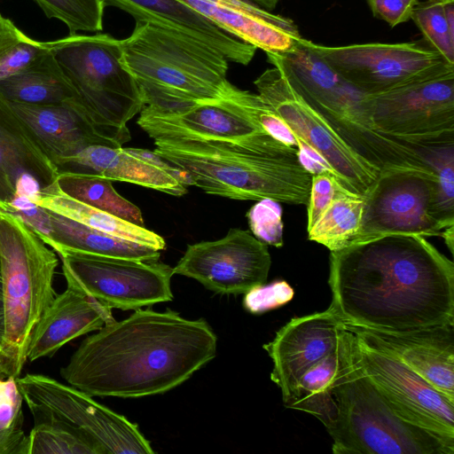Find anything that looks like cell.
<instances>
[{
	"label": "cell",
	"mask_w": 454,
	"mask_h": 454,
	"mask_svg": "<svg viewBox=\"0 0 454 454\" xmlns=\"http://www.w3.org/2000/svg\"><path fill=\"white\" fill-rule=\"evenodd\" d=\"M328 284V309L346 325L388 333L454 325V264L423 236L331 251Z\"/></svg>",
	"instance_id": "cell-1"
},
{
	"label": "cell",
	"mask_w": 454,
	"mask_h": 454,
	"mask_svg": "<svg viewBox=\"0 0 454 454\" xmlns=\"http://www.w3.org/2000/svg\"><path fill=\"white\" fill-rule=\"evenodd\" d=\"M216 347L217 337L203 318L138 309L85 338L60 375L91 396L153 395L187 380L215 358Z\"/></svg>",
	"instance_id": "cell-2"
},
{
	"label": "cell",
	"mask_w": 454,
	"mask_h": 454,
	"mask_svg": "<svg viewBox=\"0 0 454 454\" xmlns=\"http://www.w3.org/2000/svg\"><path fill=\"white\" fill-rule=\"evenodd\" d=\"M154 145L158 155L185 170L192 185L208 194L308 203L312 175L301 165L297 148L267 134L242 141L183 138Z\"/></svg>",
	"instance_id": "cell-3"
},
{
	"label": "cell",
	"mask_w": 454,
	"mask_h": 454,
	"mask_svg": "<svg viewBox=\"0 0 454 454\" xmlns=\"http://www.w3.org/2000/svg\"><path fill=\"white\" fill-rule=\"evenodd\" d=\"M121 62L133 76L144 106L171 112L226 97V57L214 47L151 22L137 21L120 40Z\"/></svg>",
	"instance_id": "cell-4"
},
{
	"label": "cell",
	"mask_w": 454,
	"mask_h": 454,
	"mask_svg": "<svg viewBox=\"0 0 454 454\" xmlns=\"http://www.w3.org/2000/svg\"><path fill=\"white\" fill-rule=\"evenodd\" d=\"M293 90L317 112L360 156L380 170L411 169L434 176L419 152L380 133L364 103V94L341 78L302 37L283 53H266ZM436 178V177H435Z\"/></svg>",
	"instance_id": "cell-5"
},
{
	"label": "cell",
	"mask_w": 454,
	"mask_h": 454,
	"mask_svg": "<svg viewBox=\"0 0 454 454\" xmlns=\"http://www.w3.org/2000/svg\"><path fill=\"white\" fill-rule=\"evenodd\" d=\"M57 255L20 216L0 209V372L4 377L20 376L35 327L57 294Z\"/></svg>",
	"instance_id": "cell-6"
},
{
	"label": "cell",
	"mask_w": 454,
	"mask_h": 454,
	"mask_svg": "<svg viewBox=\"0 0 454 454\" xmlns=\"http://www.w3.org/2000/svg\"><path fill=\"white\" fill-rule=\"evenodd\" d=\"M344 326V325H343ZM343 364L327 430L334 454H453L454 443L400 419L361 367L355 335L344 327Z\"/></svg>",
	"instance_id": "cell-7"
},
{
	"label": "cell",
	"mask_w": 454,
	"mask_h": 454,
	"mask_svg": "<svg viewBox=\"0 0 454 454\" xmlns=\"http://www.w3.org/2000/svg\"><path fill=\"white\" fill-rule=\"evenodd\" d=\"M74 86L78 99L99 127L116 129L144 107L138 87L123 66L120 40L108 34H69L45 42Z\"/></svg>",
	"instance_id": "cell-8"
},
{
	"label": "cell",
	"mask_w": 454,
	"mask_h": 454,
	"mask_svg": "<svg viewBox=\"0 0 454 454\" xmlns=\"http://www.w3.org/2000/svg\"><path fill=\"white\" fill-rule=\"evenodd\" d=\"M34 424L65 428L92 444L98 454H152L138 427L91 395L53 378L28 373L16 378Z\"/></svg>",
	"instance_id": "cell-9"
},
{
	"label": "cell",
	"mask_w": 454,
	"mask_h": 454,
	"mask_svg": "<svg viewBox=\"0 0 454 454\" xmlns=\"http://www.w3.org/2000/svg\"><path fill=\"white\" fill-rule=\"evenodd\" d=\"M67 286L110 309L137 310L173 300V268L141 261L76 252L57 253Z\"/></svg>",
	"instance_id": "cell-10"
},
{
	"label": "cell",
	"mask_w": 454,
	"mask_h": 454,
	"mask_svg": "<svg viewBox=\"0 0 454 454\" xmlns=\"http://www.w3.org/2000/svg\"><path fill=\"white\" fill-rule=\"evenodd\" d=\"M341 78L365 95L454 71L434 50L418 43L325 46L307 40Z\"/></svg>",
	"instance_id": "cell-11"
},
{
	"label": "cell",
	"mask_w": 454,
	"mask_h": 454,
	"mask_svg": "<svg viewBox=\"0 0 454 454\" xmlns=\"http://www.w3.org/2000/svg\"><path fill=\"white\" fill-rule=\"evenodd\" d=\"M258 95L297 137L329 164L348 190L364 195L379 176L376 166L356 153L317 112L290 86L275 67L255 81Z\"/></svg>",
	"instance_id": "cell-12"
},
{
	"label": "cell",
	"mask_w": 454,
	"mask_h": 454,
	"mask_svg": "<svg viewBox=\"0 0 454 454\" xmlns=\"http://www.w3.org/2000/svg\"><path fill=\"white\" fill-rule=\"evenodd\" d=\"M436 178L411 169L381 170L364 195L360 228L351 245L386 235L440 236L434 215Z\"/></svg>",
	"instance_id": "cell-13"
},
{
	"label": "cell",
	"mask_w": 454,
	"mask_h": 454,
	"mask_svg": "<svg viewBox=\"0 0 454 454\" xmlns=\"http://www.w3.org/2000/svg\"><path fill=\"white\" fill-rule=\"evenodd\" d=\"M375 128L409 142L454 133V71L365 95Z\"/></svg>",
	"instance_id": "cell-14"
},
{
	"label": "cell",
	"mask_w": 454,
	"mask_h": 454,
	"mask_svg": "<svg viewBox=\"0 0 454 454\" xmlns=\"http://www.w3.org/2000/svg\"><path fill=\"white\" fill-rule=\"evenodd\" d=\"M355 337L361 367L393 411L403 420L454 443V401L398 359Z\"/></svg>",
	"instance_id": "cell-15"
},
{
	"label": "cell",
	"mask_w": 454,
	"mask_h": 454,
	"mask_svg": "<svg viewBox=\"0 0 454 454\" xmlns=\"http://www.w3.org/2000/svg\"><path fill=\"white\" fill-rule=\"evenodd\" d=\"M270 265L266 244L249 231L231 229L218 240L187 246L173 271L214 293L241 294L266 284Z\"/></svg>",
	"instance_id": "cell-16"
},
{
	"label": "cell",
	"mask_w": 454,
	"mask_h": 454,
	"mask_svg": "<svg viewBox=\"0 0 454 454\" xmlns=\"http://www.w3.org/2000/svg\"><path fill=\"white\" fill-rule=\"evenodd\" d=\"M5 100L59 169L67 158L88 146L121 147L131 139L127 126L105 129L95 124L74 98L60 105H32Z\"/></svg>",
	"instance_id": "cell-17"
},
{
	"label": "cell",
	"mask_w": 454,
	"mask_h": 454,
	"mask_svg": "<svg viewBox=\"0 0 454 454\" xmlns=\"http://www.w3.org/2000/svg\"><path fill=\"white\" fill-rule=\"evenodd\" d=\"M230 90L221 99L196 103L171 112L145 106L140 111L137 124L153 140L242 141L267 134L232 98Z\"/></svg>",
	"instance_id": "cell-18"
},
{
	"label": "cell",
	"mask_w": 454,
	"mask_h": 454,
	"mask_svg": "<svg viewBox=\"0 0 454 454\" xmlns=\"http://www.w3.org/2000/svg\"><path fill=\"white\" fill-rule=\"evenodd\" d=\"M342 328L327 309L292 318L263 345L273 362L270 379L280 388L283 403L309 368L338 348Z\"/></svg>",
	"instance_id": "cell-19"
},
{
	"label": "cell",
	"mask_w": 454,
	"mask_h": 454,
	"mask_svg": "<svg viewBox=\"0 0 454 454\" xmlns=\"http://www.w3.org/2000/svg\"><path fill=\"white\" fill-rule=\"evenodd\" d=\"M343 325L370 347L406 364L454 401V325L406 333Z\"/></svg>",
	"instance_id": "cell-20"
},
{
	"label": "cell",
	"mask_w": 454,
	"mask_h": 454,
	"mask_svg": "<svg viewBox=\"0 0 454 454\" xmlns=\"http://www.w3.org/2000/svg\"><path fill=\"white\" fill-rule=\"evenodd\" d=\"M235 38L266 53L293 50L301 38L294 21L249 0H176Z\"/></svg>",
	"instance_id": "cell-21"
},
{
	"label": "cell",
	"mask_w": 454,
	"mask_h": 454,
	"mask_svg": "<svg viewBox=\"0 0 454 454\" xmlns=\"http://www.w3.org/2000/svg\"><path fill=\"white\" fill-rule=\"evenodd\" d=\"M114 320L112 309L67 286L63 293L56 294L36 324L27 360L33 362L51 356L70 340L96 332Z\"/></svg>",
	"instance_id": "cell-22"
},
{
	"label": "cell",
	"mask_w": 454,
	"mask_h": 454,
	"mask_svg": "<svg viewBox=\"0 0 454 454\" xmlns=\"http://www.w3.org/2000/svg\"><path fill=\"white\" fill-rule=\"evenodd\" d=\"M136 22H151L193 37L221 51L229 61L247 65L256 48L225 33L212 22L176 0H103Z\"/></svg>",
	"instance_id": "cell-23"
},
{
	"label": "cell",
	"mask_w": 454,
	"mask_h": 454,
	"mask_svg": "<svg viewBox=\"0 0 454 454\" xmlns=\"http://www.w3.org/2000/svg\"><path fill=\"white\" fill-rule=\"evenodd\" d=\"M59 172L0 94V204L8 212L19 179L35 178L41 189L52 184Z\"/></svg>",
	"instance_id": "cell-24"
},
{
	"label": "cell",
	"mask_w": 454,
	"mask_h": 454,
	"mask_svg": "<svg viewBox=\"0 0 454 454\" xmlns=\"http://www.w3.org/2000/svg\"><path fill=\"white\" fill-rule=\"evenodd\" d=\"M97 174L111 181L128 182L175 196L187 192L185 185L165 171L128 153L122 147L90 145L67 158L59 170Z\"/></svg>",
	"instance_id": "cell-25"
},
{
	"label": "cell",
	"mask_w": 454,
	"mask_h": 454,
	"mask_svg": "<svg viewBox=\"0 0 454 454\" xmlns=\"http://www.w3.org/2000/svg\"><path fill=\"white\" fill-rule=\"evenodd\" d=\"M46 210L50 232L43 242L56 253L76 252L141 261H157L160 256L155 247L99 231Z\"/></svg>",
	"instance_id": "cell-26"
},
{
	"label": "cell",
	"mask_w": 454,
	"mask_h": 454,
	"mask_svg": "<svg viewBox=\"0 0 454 454\" xmlns=\"http://www.w3.org/2000/svg\"><path fill=\"white\" fill-rule=\"evenodd\" d=\"M0 94L9 101L32 105H60L78 98L74 86L46 45L27 67L0 82Z\"/></svg>",
	"instance_id": "cell-27"
},
{
	"label": "cell",
	"mask_w": 454,
	"mask_h": 454,
	"mask_svg": "<svg viewBox=\"0 0 454 454\" xmlns=\"http://www.w3.org/2000/svg\"><path fill=\"white\" fill-rule=\"evenodd\" d=\"M34 202L45 209L99 231L150 246L160 251L166 247L163 238L153 231L74 200L60 192L55 182L40 189Z\"/></svg>",
	"instance_id": "cell-28"
},
{
	"label": "cell",
	"mask_w": 454,
	"mask_h": 454,
	"mask_svg": "<svg viewBox=\"0 0 454 454\" xmlns=\"http://www.w3.org/2000/svg\"><path fill=\"white\" fill-rule=\"evenodd\" d=\"M343 331L344 326L338 348L309 368L298 380L288 400L284 403L287 408L315 416L326 430L336 418L333 388L343 364Z\"/></svg>",
	"instance_id": "cell-29"
},
{
	"label": "cell",
	"mask_w": 454,
	"mask_h": 454,
	"mask_svg": "<svg viewBox=\"0 0 454 454\" xmlns=\"http://www.w3.org/2000/svg\"><path fill=\"white\" fill-rule=\"evenodd\" d=\"M113 181L92 173L59 170L55 184L67 196L92 207L138 226H144L142 213L136 205L120 195Z\"/></svg>",
	"instance_id": "cell-30"
},
{
	"label": "cell",
	"mask_w": 454,
	"mask_h": 454,
	"mask_svg": "<svg viewBox=\"0 0 454 454\" xmlns=\"http://www.w3.org/2000/svg\"><path fill=\"white\" fill-rule=\"evenodd\" d=\"M364 195L345 187L338 193L314 225L308 239L327 247L330 252L350 246L360 228Z\"/></svg>",
	"instance_id": "cell-31"
},
{
	"label": "cell",
	"mask_w": 454,
	"mask_h": 454,
	"mask_svg": "<svg viewBox=\"0 0 454 454\" xmlns=\"http://www.w3.org/2000/svg\"><path fill=\"white\" fill-rule=\"evenodd\" d=\"M404 143L419 153L436 177L435 217L445 227L454 225V133Z\"/></svg>",
	"instance_id": "cell-32"
},
{
	"label": "cell",
	"mask_w": 454,
	"mask_h": 454,
	"mask_svg": "<svg viewBox=\"0 0 454 454\" xmlns=\"http://www.w3.org/2000/svg\"><path fill=\"white\" fill-rule=\"evenodd\" d=\"M23 403L16 379L0 376V454H27Z\"/></svg>",
	"instance_id": "cell-33"
},
{
	"label": "cell",
	"mask_w": 454,
	"mask_h": 454,
	"mask_svg": "<svg viewBox=\"0 0 454 454\" xmlns=\"http://www.w3.org/2000/svg\"><path fill=\"white\" fill-rule=\"evenodd\" d=\"M44 49V42L32 39L0 14V82L27 67Z\"/></svg>",
	"instance_id": "cell-34"
},
{
	"label": "cell",
	"mask_w": 454,
	"mask_h": 454,
	"mask_svg": "<svg viewBox=\"0 0 454 454\" xmlns=\"http://www.w3.org/2000/svg\"><path fill=\"white\" fill-rule=\"evenodd\" d=\"M49 19L63 22L70 34L103 29V0H34Z\"/></svg>",
	"instance_id": "cell-35"
},
{
	"label": "cell",
	"mask_w": 454,
	"mask_h": 454,
	"mask_svg": "<svg viewBox=\"0 0 454 454\" xmlns=\"http://www.w3.org/2000/svg\"><path fill=\"white\" fill-rule=\"evenodd\" d=\"M429 47L454 65V32L448 25L442 0L417 2L411 17Z\"/></svg>",
	"instance_id": "cell-36"
},
{
	"label": "cell",
	"mask_w": 454,
	"mask_h": 454,
	"mask_svg": "<svg viewBox=\"0 0 454 454\" xmlns=\"http://www.w3.org/2000/svg\"><path fill=\"white\" fill-rule=\"evenodd\" d=\"M27 454H98L81 436L50 424H34L27 434Z\"/></svg>",
	"instance_id": "cell-37"
},
{
	"label": "cell",
	"mask_w": 454,
	"mask_h": 454,
	"mask_svg": "<svg viewBox=\"0 0 454 454\" xmlns=\"http://www.w3.org/2000/svg\"><path fill=\"white\" fill-rule=\"evenodd\" d=\"M230 95L268 135L286 145L296 147L292 130L258 94L232 85Z\"/></svg>",
	"instance_id": "cell-38"
},
{
	"label": "cell",
	"mask_w": 454,
	"mask_h": 454,
	"mask_svg": "<svg viewBox=\"0 0 454 454\" xmlns=\"http://www.w3.org/2000/svg\"><path fill=\"white\" fill-rule=\"evenodd\" d=\"M247 214L254 236L266 245L281 247L284 243L282 208L271 199L257 200Z\"/></svg>",
	"instance_id": "cell-39"
},
{
	"label": "cell",
	"mask_w": 454,
	"mask_h": 454,
	"mask_svg": "<svg viewBox=\"0 0 454 454\" xmlns=\"http://www.w3.org/2000/svg\"><path fill=\"white\" fill-rule=\"evenodd\" d=\"M294 295V288L286 280H276L247 292L243 306L248 312L260 315L286 305Z\"/></svg>",
	"instance_id": "cell-40"
},
{
	"label": "cell",
	"mask_w": 454,
	"mask_h": 454,
	"mask_svg": "<svg viewBox=\"0 0 454 454\" xmlns=\"http://www.w3.org/2000/svg\"><path fill=\"white\" fill-rule=\"evenodd\" d=\"M344 188L339 180L329 173L312 175L309 200L307 203L308 224L311 228L320 215Z\"/></svg>",
	"instance_id": "cell-41"
},
{
	"label": "cell",
	"mask_w": 454,
	"mask_h": 454,
	"mask_svg": "<svg viewBox=\"0 0 454 454\" xmlns=\"http://www.w3.org/2000/svg\"><path fill=\"white\" fill-rule=\"evenodd\" d=\"M374 16L395 27L408 21L414 5L404 0H367Z\"/></svg>",
	"instance_id": "cell-42"
},
{
	"label": "cell",
	"mask_w": 454,
	"mask_h": 454,
	"mask_svg": "<svg viewBox=\"0 0 454 454\" xmlns=\"http://www.w3.org/2000/svg\"><path fill=\"white\" fill-rule=\"evenodd\" d=\"M124 150L130 155L165 171L182 184L192 185V180L185 170L166 160L158 155L154 151L152 152L150 150L141 148H124Z\"/></svg>",
	"instance_id": "cell-43"
},
{
	"label": "cell",
	"mask_w": 454,
	"mask_h": 454,
	"mask_svg": "<svg viewBox=\"0 0 454 454\" xmlns=\"http://www.w3.org/2000/svg\"><path fill=\"white\" fill-rule=\"evenodd\" d=\"M297 157L301 165L311 175L329 173L334 175V172L324 158L318 154L313 148L295 137ZM336 177V176H335Z\"/></svg>",
	"instance_id": "cell-44"
},
{
	"label": "cell",
	"mask_w": 454,
	"mask_h": 454,
	"mask_svg": "<svg viewBox=\"0 0 454 454\" xmlns=\"http://www.w3.org/2000/svg\"><path fill=\"white\" fill-rule=\"evenodd\" d=\"M440 236H442L451 254H453V247H454V225L449 226L443 229Z\"/></svg>",
	"instance_id": "cell-45"
},
{
	"label": "cell",
	"mask_w": 454,
	"mask_h": 454,
	"mask_svg": "<svg viewBox=\"0 0 454 454\" xmlns=\"http://www.w3.org/2000/svg\"><path fill=\"white\" fill-rule=\"evenodd\" d=\"M0 209L4 210L0 204ZM0 293H2V278H1V266H0ZM3 334V304H2V294H0V343Z\"/></svg>",
	"instance_id": "cell-46"
},
{
	"label": "cell",
	"mask_w": 454,
	"mask_h": 454,
	"mask_svg": "<svg viewBox=\"0 0 454 454\" xmlns=\"http://www.w3.org/2000/svg\"><path fill=\"white\" fill-rule=\"evenodd\" d=\"M249 1L261 6L262 8H263L265 10L274 9V6L272 5V4L270 0H249Z\"/></svg>",
	"instance_id": "cell-47"
},
{
	"label": "cell",
	"mask_w": 454,
	"mask_h": 454,
	"mask_svg": "<svg viewBox=\"0 0 454 454\" xmlns=\"http://www.w3.org/2000/svg\"><path fill=\"white\" fill-rule=\"evenodd\" d=\"M404 1L409 3L411 5H415V4L418 2V0H404Z\"/></svg>",
	"instance_id": "cell-48"
},
{
	"label": "cell",
	"mask_w": 454,
	"mask_h": 454,
	"mask_svg": "<svg viewBox=\"0 0 454 454\" xmlns=\"http://www.w3.org/2000/svg\"><path fill=\"white\" fill-rule=\"evenodd\" d=\"M271 2V4H273V6L275 7L278 3L279 2V0H270Z\"/></svg>",
	"instance_id": "cell-49"
},
{
	"label": "cell",
	"mask_w": 454,
	"mask_h": 454,
	"mask_svg": "<svg viewBox=\"0 0 454 454\" xmlns=\"http://www.w3.org/2000/svg\"><path fill=\"white\" fill-rule=\"evenodd\" d=\"M0 376H3V375L1 374V372H0Z\"/></svg>",
	"instance_id": "cell-50"
}]
</instances>
